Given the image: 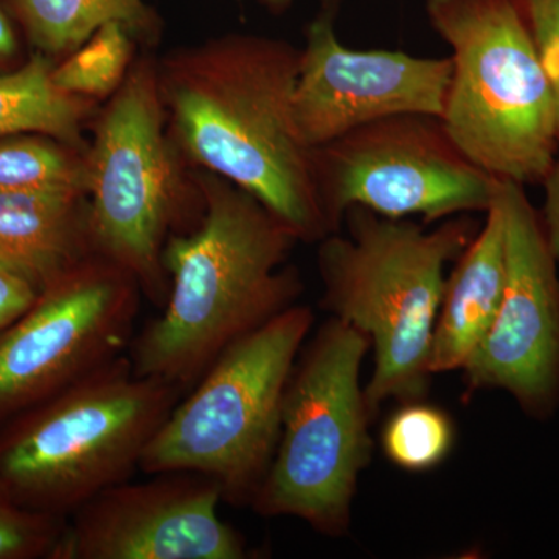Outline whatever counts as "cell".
<instances>
[{
  "label": "cell",
  "mask_w": 559,
  "mask_h": 559,
  "mask_svg": "<svg viewBox=\"0 0 559 559\" xmlns=\"http://www.w3.org/2000/svg\"><path fill=\"white\" fill-rule=\"evenodd\" d=\"M451 76V57L345 47L334 28V10L325 9L308 25L300 50L293 98L300 138L318 148L401 114L441 119Z\"/></svg>",
  "instance_id": "obj_13"
},
{
  "label": "cell",
  "mask_w": 559,
  "mask_h": 559,
  "mask_svg": "<svg viewBox=\"0 0 559 559\" xmlns=\"http://www.w3.org/2000/svg\"><path fill=\"white\" fill-rule=\"evenodd\" d=\"M506 288V219L498 194L447 278L430 344V374L463 369L495 323Z\"/></svg>",
  "instance_id": "obj_15"
},
{
  "label": "cell",
  "mask_w": 559,
  "mask_h": 559,
  "mask_svg": "<svg viewBox=\"0 0 559 559\" xmlns=\"http://www.w3.org/2000/svg\"><path fill=\"white\" fill-rule=\"evenodd\" d=\"M546 187V201H544L543 219L544 231L549 242L551 253L559 263V165L555 164L554 170L544 180Z\"/></svg>",
  "instance_id": "obj_24"
},
{
  "label": "cell",
  "mask_w": 559,
  "mask_h": 559,
  "mask_svg": "<svg viewBox=\"0 0 559 559\" xmlns=\"http://www.w3.org/2000/svg\"><path fill=\"white\" fill-rule=\"evenodd\" d=\"M55 61L33 53L16 68L0 72V138L36 132L84 148L81 130L92 98L60 90L51 79Z\"/></svg>",
  "instance_id": "obj_17"
},
{
  "label": "cell",
  "mask_w": 559,
  "mask_h": 559,
  "mask_svg": "<svg viewBox=\"0 0 559 559\" xmlns=\"http://www.w3.org/2000/svg\"><path fill=\"white\" fill-rule=\"evenodd\" d=\"M267 10L272 11V13H283V11L288 10L290 5H293L296 0H260ZM320 2L325 5L326 10H334L336 3L340 0H320Z\"/></svg>",
  "instance_id": "obj_26"
},
{
  "label": "cell",
  "mask_w": 559,
  "mask_h": 559,
  "mask_svg": "<svg viewBox=\"0 0 559 559\" xmlns=\"http://www.w3.org/2000/svg\"><path fill=\"white\" fill-rule=\"evenodd\" d=\"M36 51L51 60L69 57L105 25H123L134 36L159 31L145 0H3Z\"/></svg>",
  "instance_id": "obj_16"
},
{
  "label": "cell",
  "mask_w": 559,
  "mask_h": 559,
  "mask_svg": "<svg viewBox=\"0 0 559 559\" xmlns=\"http://www.w3.org/2000/svg\"><path fill=\"white\" fill-rule=\"evenodd\" d=\"M140 286L95 255L0 331V426L128 353Z\"/></svg>",
  "instance_id": "obj_10"
},
{
  "label": "cell",
  "mask_w": 559,
  "mask_h": 559,
  "mask_svg": "<svg viewBox=\"0 0 559 559\" xmlns=\"http://www.w3.org/2000/svg\"><path fill=\"white\" fill-rule=\"evenodd\" d=\"M20 55L16 22L11 16L3 0H0V72L14 68Z\"/></svg>",
  "instance_id": "obj_25"
},
{
  "label": "cell",
  "mask_w": 559,
  "mask_h": 559,
  "mask_svg": "<svg viewBox=\"0 0 559 559\" xmlns=\"http://www.w3.org/2000/svg\"><path fill=\"white\" fill-rule=\"evenodd\" d=\"M520 3L557 102L559 165V0H520Z\"/></svg>",
  "instance_id": "obj_22"
},
{
  "label": "cell",
  "mask_w": 559,
  "mask_h": 559,
  "mask_svg": "<svg viewBox=\"0 0 559 559\" xmlns=\"http://www.w3.org/2000/svg\"><path fill=\"white\" fill-rule=\"evenodd\" d=\"M197 182L200 226L168 238L167 299L128 348L135 374L183 393L224 349L296 305L301 289L297 272L283 267L299 235L230 180L205 171Z\"/></svg>",
  "instance_id": "obj_2"
},
{
  "label": "cell",
  "mask_w": 559,
  "mask_h": 559,
  "mask_svg": "<svg viewBox=\"0 0 559 559\" xmlns=\"http://www.w3.org/2000/svg\"><path fill=\"white\" fill-rule=\"evenodd\" d=\"M183 395L124 353L0 426V480L24 509L68 520L134 476Z\"/></svg>",
  "instance_id": "obj_4"
},
{
  "label": "cell",
  "mask_w": 559,
  "mask_h": 559,
  "mask_svg": "<svg viewBox=\"0 0 559 559\" xmlns=\"http://www.w3.org/2000/svg\"><path fill=\"white\" fill-rule=\"evenodd\" d=\"M22 191L84 194V153L36 132L0 138V193Z\"/></svg>",
  "instance_id": "obj_18"
},
{
  "label": "cell",
  "mask_w": 559,
  "mask_h": 559,
  "mask_svg": "<svg viewBox=\"0 0 559 559\" xmlns=\"http://www.w3.org/2000/svg\"><path fill=\"white\" fill-rule=\"evenodd\" d=\"M103 489L68 518L55 559H245L219 518L218 481L193 471L148 474Z\"/></svg>",
  "instance_id": "obj_12"
},
{
  "label": "cell",
  "mask_w": 559,
  "mask_h": 559,
  "mask_svg": "<svg viewBox=\"0 0 559 559\" xmlns=\"http://www.w3.org/2000/svg\"><path fill=\"white\" fill-rule=\"evenodd\" d=\"M84 198L62 191L0 193V267L39 294L97 255Z\"/></svg>",
  "instance_id": "obj_14"
},
{
  "label": "cell",
  "mask_w": 559,
  "mask_h": 559,
  "mask_svg": "<svg viewBox=\"0 0 559 559\" xmlns=\"http://www.w3.org/2000/svg\"><path fill=\"white\" fill-rule=\"evenodd\" d=\"M506 288L498 316L463 367L471 389H502L533 415L559 396V278L543 219L524 186L500 180Z\"/></svg>",
  "instance_id": "obj_11"
},
{
  "label": "cell",
  "mask_w": 559,
  "mask_h": 559,
  "mask_svg": "<svg viewBox=\"0 0 559 559\" xmlns=\"http://www.w3.org/2000/svg\"><path fill=\"white\" fill-rule=\"evenodd\" d=\"M150 61L132 66L84 150V194L92 246L128 272L162 307L168 296L164 249L182 198L179 150Z\"/></svg>",
  "instance_id": "obj_8"
},
{
  "label": "cell",
  "mask_w": 559,
  "mask_h": 559,
  "mask_svg": "<svg viewBox=\"0 0 559 559\" xmlns=\"http://www.w3.org/2000/svg\"><path fill=\"white\" fill-rule=\"evenodd\" d=\"M299 60L286 40L227 35L171 51L157 80L179 153L253 194L300 241H320L331 231L294 117Z\"/></svg>",
  "instance_id": "obj_1"
},
{
  "label": "cell",
  "mask_w": 559,
  "mask_h": 559,
  "mask_svg": "<svg viewBox=\"0 0 559 559\" xmlns=\"http://www.w3.org/2000/svg\"><path fill=\"white\" fill-rule=\"evenodd\" d=\"M131 55V33L112 22L55 64L51 79L60 90L92 100L112 95L127 76Z\"/></svg>",
  "instance_id": "obj_19"
},
{
  "label": "cell",
  "mask_w": 559,
  "mask_h": 559,
  "mask_svg": "<svg viewBox=\"0 0 559 559\" xmlns=\"http://www.w3.org/2000/svg\"><path fill=\"white\" fill-rule=\"evenodd\" d=\"M369 348L366 334L331 319L294 366L277 450L250 503L260 516L297 518L333 536L347 528L371 454V414L359 384Z\"/></svg>",
  "instance_id": "obj_7"
},
{
  "label": "cell",
  "mask_w": 559,
  "mask_h": 559,
  "mask_svg": "<svg viewBox=\"0 0 559 559\" xmlns=\"http://www.w3.org/2000/svg\"><path fill=\"white\" fill-rule=\"evenodd\" d=\"M68 520L24 509L0 480V559H55Z\"/></svg>",
  "instance_id": "obj_21"
},
{
  "label": "cell",
  "mask_w": 559,
  "mask_h": 559,
  "mask_svg": "<svg viewBox=\"0 0 559 559\" xmlns=\"http://www.w3.org/2000/svg\"><path fill=\"white\" fill-rule=\"evenodd\" d=\"M36 297L33 286L0 267V331L27 311Z\"/></svg>",
  "instance_id": "obj_23"
},
{
  "label": "cell",
  "mask_w": 559,
  "mask_h": 559,
  "mask_svg": "<svg viewBox=\"0 0 559 559\" xmlns=\"http://www.w3.org/2000/svg\"><path fill=\"white\" fill-rule=\"evenodd\" d=\"M316 186L330 231L352 207L425 224L488 212L499 179L459 148L440 117L401 114L312 148Z\"/></svg>",
  "instance_id": "obj_9"
},
{
  "label": "cell",
  "mask_w": 559,
  "mask_h": 559,
  "mask_svg": "<svg viewBox=\"0 0 559 559\" xmlns=\"http://www.w3.org/2000/svg\"><path fill=\"white\" fill-rule=\"evenodd\" d=\"M426 13L452 50V140L492 178L543 183L558 159L557 102L520 0H428Z\"/></svg>",
  "instance_id": "obj_5"
},
{
  "label": "cell",
  "mask_w": 559,
  "mask_h": 559,
  "mask_svg": "<svg viewBox=\"0 0 559 559\" xmlns=\"http://www.w3.org/2000/svg\"><path fill=\"white\" fill-rule=\"evenodd\" d=\"M452 444L450 418L436 407L411 404L389 419L382 433L385 454L400 468L425 471L439 465Z\"/></svg>",
  "instance_id": "obj_20"
},
{
  "label": "cell",
  "mask_w": 559,
  "mask_h": 559,
  "mask_svg": "<svg viewBox=\"0 0 559 559\" xmlns=\"http://www.w3.org/2000/svg\"><path fill=\"white\" fill-rule=\"evenodd\" d=\"M344 219L347 237L333 231L320 240L323 307L369 337L374 370L364 395L373 414L384 400H418L425 393L444 271L476 231L466 218L426 230L364 207L348 209Z\"/></svg>",
  "instance_id": "obj_3"
},
{
  "label": "cell",
  "mask_w": 559,
  "mask_h": 559,
  "mask_svg": "<svg viewBox=\"0 0 559 559\" xmlns=\"http://www.w3.org/2000/svg\"><path fill=\"white\" fill-rule=\"evenodd\" d=\"M312 322L310 308L293 305L224 349L165 419L140 471L204 474L224 502L250 506L277 450L286 385Z\"/></svg>",
  "instance_id": "obj_6"
}]
</instances>
